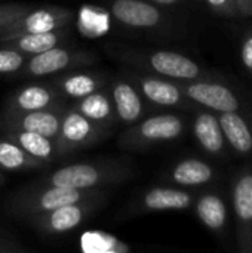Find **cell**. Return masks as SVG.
I'll return each mask as SVG.
<instances>
[{
    "label": "cell",
    "mask_w": 252,
    "mask_h": 253,
    "mask_svg": "<svg viewBox=\"0 0 252 253\" xmlns=\"http://www.w3.org/2000/svg\"><path fill=\"white\" fill-rule=\"evenodd\" d=\"M104 200L105 197L64 205L52 211L33 215L27 219L43 234H62L82 225L104 203Z\"/></svg>",
    "instance_id": "cell-12"
},
{
    "label": "cell",
    "mask_w": 252,
    "mask_h": 253,
    "mask_svg": "<svg viewBox=\"0 0 252 253\" xmlns=\"http://www.w3.org/2000/svg\"><path fill=\"white\" fill-rule=\"evenodd\" d=\"M65 42V33L62 30L56 31H48V33H28L16 36L10 40H6L0 43L1 46H7L12 49H16L18 52L24 55H37L45 50H49L52 47H56Z\"/></svg>",
    "instance_id": "cell-23"
},
{
    "label": "cell",
    "mask_w": 252,
    "mask_h": 253,
    "mask_svg": "<svg viewBox=\"0 0 252 253\" xmlns=\"http://www.w3.org/2000/svg\"><path fill=\"white\" fill-rule=\"evenodd\" d=\"M192 209L199 222L221 243L233 240V221L227 191V178L196 193Z\"/></svg>",
    "instance_id": "cell-7"
},
{
    "label": "cell",
    "mask_w": 252,
    "mask_h": 253,
    "mask_svg": "<svg viewBox=\"0 0 252 253\" xmlns=\"http://www.w3.org/2000/svg\"><path fill=\"white\" fill-rule=\"evenodd\" d=\"M31 9L27 3H1L0 4V33L13 21L21 18Z\"/></svg>",
    "instance_id": "cell-31"
},
{
    "label": "cell",
    "mask_w": 252,
    "mask_h": 253,
    "mask_svg": "<svg viewBox=\"0 0 252 253\" xmlns=\"http://www.w3.org/2000/svg\"><path fill=\"white\" fill-rule=\"evenodd\" d=\"M140 92L154 105L193 111L195 105L181 90L178 82L159 76H134Z\"/></svg>",
    "instance_id": "cell-17"
},
{
    "label": "cell",
    "mask_w": 252,
    "mask_h": 253,
    "mask_svg": "<svg viewBox=\"0 0 252 253\" xmlns=\"http://www.w3.org/2000/svg\"><path fill=\"white\" fill-rule=\"evenodd\" d=\"M227 191L235 251L252 253V162H244L227 173Z\"/></svg>",
    "instance_id": "cell-4"
},
{
    "label": "cell",
    "mask_w": 252,
    "mask_h": 253,
    "mask_svg": "<svg viewBox=\"0 0 252 253\" xmlns=\"http://www.w3.org/2000/svg\"><path fill=\"white\" fill-rule=\"evenodd\" d=\"M61 105L59 93L48 84H28L13 92L6 104L4 114L28 113Z\"/></svg>",
    "instance_id": "cell-19"
},
{
    "label": "cell",
    "mask_w": 252,
    "mask_h": 253,
    "mask_svg": "<svg viewBox=\"0 0 252 253\" xmlns=\"http://www.w3.org/2000/svg\"><path fill=\"white\" fill-rule=\"evenodd\" d=\"M110 135V130L86 119L77 110L71 108L64 111L59 133L56 138L58 159L68 156L74 151L89 148Z\"/></svg>",
    "instance_id": "cell-8"
},
{
    "label": "cell",
    "mask_w": 252,
    "mask_h": 253,
    "mask_svg": "<svg viewBox=\"0 0 252 253\" xmlns=\"http://www.w3.org/2000/svg\"><path fill=\"white\" fill-rule=\"evenodd\" d=\"M205 7L223 19H242L235 0H202Z\"/></svg>",
    "instance_id": "cell-29"
},
{
    "label": "cell",
    "mask_w": 252,
    "mask_h": 253,
    "mask_svg": "<svg viewBox=\"0 0 252 253\" xmlns=\"http://www.w3.org/2000/svg\"><path fill=\"white\" fill-rule=\"evenodd\" d=\"M134 176L135 168L131 163L108 159L67 165L49 175H45L36 182L79 190H98L125 184Z\"/></svg>",
    "instance_id": "cell-1"
},
{
    "label": "cell",
    "mask_w": 252,
    "mask_h": 253,
    "mask_svg": "<svg viewBox=\"0 0 252 253\" xmlns=\"http://www.w3.org/2000/svg\"><path fill=\"white\" fill-rule=\"evenodd\" d=\"M62 114H64L62 105L37 110V111H28V113H16V114L3 113V117L0 120V129L34 132L56 141L61 127Z\"/></svg>",
    "instance_id": "cell-14"
},
{
    "label": "cell",
    "mask_w": 252,
    "mask_h": 253,
    "mask_svg": "<svg viewBox=\"0 0 252 253\" xmlns=\"http://www.w3.org/2000/svg\"><path fill=\"white\" fill-rule=\"evenodd\" d=\"M27 62V55L0 44V74H18Z\"/></svg>",
    "instance_id": "cell-28"
},
{
    "label": "cell",
    "mask_w": 252,
    "mask_h": 253,
    "mask_svg": "<svg viewBox=\"0 0 252 253\" xmlns=\"http://www.w3.org/2000/svg\"><path fill=\"white\" fill-rule=\"evenodd\" d=\"M192 113V133L198 147L211 160L220 165L229 163L233 156L227 145L218 114L202 107H196Z\"/></svg>",
    "instance_id": "cell-11"
},
{
    "label": "cell",
    "mask_w": 252,
    "mask_h": 253,
    "mask_svg": "<svg viewBox=\"0 0 252 253\" xmlns=\"http://www.w3.org/2000/svg\"><path fill=\"white\" fill-rule=\"evenodd\" d=\"M149 1L154 3L159 7H175V6L183 4L186 0H149Z\"/></svg>",
    "instance_id": "cell-34"
},
{
    "label": "cell",
    "mask_w": 252,
    "mask_h": 253,
    "mask_svg": "<svg viewBox=\"0 0 252 253\" xmlns=\"http://www.w3.org/2000/svg\"><path fill=\"white\" fill-rule=\"evenodd\" d=\"M186 129L187 122L180 114H154L129 126L117 139V145L123 150L141 151L157 144L177 141L186 133Z\"/></svg>",
    "instance_id": "cell-6"
},
{
    "label": "cell",
    "mask_w": 252,
    "mask_h": 253,
    "mask_svg": "<svg viewBox=\"0 0 252 253\" xmlns=\"http://www.w3.org/2000/svg\"><path fill=\"white\" fill-rule=\"evenodd\" d=\"M168 181L181 188L187 190H202L224 181L227 176L220 163L211 160L209 157L187 156L177 160L166 173Z\"/></svg>",
    "instance_id": "cell-10"
},
{
    "label": "cell",
    "mask_w": 252,
    "mask_h": 253,
    "mask_svg": "<svg viewBox=\"0 0 252 253\" xmlns=\"http://www.w3.org/2000/svg\"><path fill=\"white\" fill-rule=\"evenodd\" d=\"M3 136L18 144L24 151H27L30 156L45 162L50 163L55 159H58V148L56 141L50 139L48 136L34 133V132H25V130H1Z\"/></svg>",
    "instance_id": "cell-22"
},
{
    "label": "cell",
    "mask_w": 252,
    "mask_h": 253,
    "mask_svg": "<svg viewBox=\"0 0 252 253\" xmlns=\"http://www.w3.org/2000/svg\"><path fill=\"white\" fill-rule=\"evenodd\" d=\"M105 194L107 191L104 188L79 190L34 182L12 193V196L7 199L6 208L15 216L30 218L33 215H39L64 205L80 203L92 199H102L105 197Z\"/></svg>",
    "instance_id": "cell-3"
},
{
    "label": "cell",
    "mask_w": 252,
    "mask_h": 253,
    "mask_svg": "<svg viewBox=\"0 0 252 253\" xmlns=\"http://www.w3.org/2000/svg\"><path fill=\"white\" fill-rule=\"evenodd\" d=\"M1 182H3V176L0 175V184H1Z\"/></svg>",
    "instance_id": "cell-35"
},
{
    "label": "cell",
    "mask_w": 252,
    "mask_h": 253,
    "mask_svg": "<svg viewBox=\"0 0 252 253\" xmlns=\"http://www.w3.org/2000/svg\"><path fill=\"white\" fill-rule=\"evenodd\" d=\"M196 191L181 187H153L144 191L135 208L138 212L189 211L193 206Z\"/></svg>",
    "instance_id": "cell-18"
},
{
    "label": "cell",
    "mask_w": 252,
    "mask_h": 253,
    "mask_svg": "<svg viewBox=\"0 0 252 253\" xmlns=\"http://www.w3.org/2000/svg\"><path fill=\"white\" fill-rule=\"evenodd\" d=\"M77 28L82 36L88 39H97L108 33L110 30V15L105 9L83 4L77 13Z\"/></svg>",
    "instance_id": "cell-26"
},
{
    "label": "cell",
    "mask_w": 252,
    "mask_h": 253,
    "mask_svg": "<svg viewBox=\"0 0 252 253\" xmlns=\"http://www.w3.org/2000/svg\"><path fill=\"white\" fill-rule=\"evenodd\" d=\"M73 19V12L67 7L46 6L39 9H30L21 18L9 24L0 33V43L10 40L21 34L28 33H48L56 30H65Z\"/></svg>",
    "instance_id": "cell-13"
},
{
    "label": "cell",
    "mask_w": 252,
    "mask_h": 253,
    "mask_svg": "<svg viewBox=\"0 0 252 253\" xmlns=\"http://www.w3.org/2000/svg\"><path fill=\"white\" fill-rule=\"evenodd\" d=\"M46 166L48 163L30 156L13 141L4 136L0 139V169L9 172H21V170L43 169Z\"/></svg>",
    "instance_id": "cell-25"
},
{
    "label": "cell",
    "mask_w": 252,
    "mask_h": 253,
    "mask_svg": "<svg viewBox=\"0 0 252 253\" xmlns=\"http://www.w3.org/2000/svg\"><path fill=\"white\" fill-rule=\"evenodd\" d=\"M217 114L232 156L242 162H252V111Z\"/></svg>",
    "instance_id": "cell-16"
},
{
    "label": "cell",
    "mask_w": 252,
    "mask_h": 253,
    "mask_svg": "<svg viewBox=\"0 0 252 253\" xmlns=\"http://www.w3.org/2000/svg\"><path fill=\"white\" fill-rule=\"evenodd\" d=\"M104 84V79L95 73H68L55 80V90L71 99H82L97 90Z\"/></svg>",
    "instance_id": "cell-24"
},
{
    "label": "cell",
    "mask_w": 252,
    "mask_h": 253,
    "mask_svg": "<svg viewBox=\"0 0 252 253\" xmlns=\"http://www.w3.org/2000/svg\"><path fill=\"white\" fill-rule=\"evenodd\" d=\"M178 84L195 105L214 113L252 111V95L235 80H193Z\"/></svg>",
    "instance_id": "cell-5"
},
{
    "label": "cell",
    "mask_w": 252,
    "mask_h": 253,
    "mask_svg": "<svg viewBox=\"0 0 252 253\" xmlns=\"http://www.w3.org/2000/svg\"><path fill=\"white\" fill-rule=\"evenodd\" d=\"M80 248L83 252L98 253H126L131 251V246L113 237L111 234L102 231H89L85 233L80 239Z\"/></svg>",
    "instance_id": "cell-27"
},
{
    "label": "cell",
    "mask_w": 252,
    "mask_h": 253,
    "mask_svg": "<svg viewBox=\"0 0 252 253\" xmlns=\"http://www.w3.org/2000/svg\"><path fill=\"white\" fill-rule=\"evenodd\" d=\"M98 61V56L88 50H73L67 47H52L42 53L33 55L24 67L18 71V76L22 77H43L58 74L67 70L80 68L92 65Z\"/></svg>",
    "instance_id": "cell-9"
},
{
    "label": "cell",
    "mask_w": 252,
    "mask_h": 253,
    "mask_svg": "<svg viewBox=\"0 0 252 253\" xmlns=\"http://www.w3.org/2000/svg\"><path fill=\"white\" fill-rule=\"evenodd\" d=\"M235 1H236V6L239 9L242 19L252 18V0H235Z\"/></svg>",
    "instance_id": "cell-33"
},
{
    "label": "cell",
    "mask_w": 252,
    "mask_h": 253,
    "mask_svg": "<svg viewBox=\"0 0 252 253\" xmlns=\"http://www.w3.org/2000/svg\"><path fill=\"white\" fill-rule=\"evenodd\" d=\"M24 251H27V249L22 248V246H19L15 240L0 237V253H15L24 252Z\"/></svg>",
    "instance_id": "cell-32"
},
{
    "label": "cell",
    "mask_w": 252,
    "mask_h": 253,
    "mask_svg": "<svg viewBox=\"0 0 252 253\" xmlns=\"http://www.w3.org/2000/svg\"><path fill=\"white\" fill-rule=\"evenodd\" d=\"M119 56L137 65L149 70L154 76L169 79L174 82H193V80H233L230 76L206 68L190 56L177 50H119Z\"/></svg>",
    "instance_id": "cell-2"
},
{
    "label": "cell",
    "mask_w": 252,
    "mask_h": 253,
    "mask_svg": "<svg viewBox=\"0 0 252 253\" xmlns=\"http://www.w3.org/2000/svg\"><path fill=\"white\" fill-rule=\"evenodd\" d=\"M239 62L244 73L252 79V25L247 27L239 39Z\"/></svg>",
    "instance_id": "cell-30"
},
{
    "label": "cell",
    "mask_w": 252,
    "mask_h": 253,
    "mask_svg": "<svg viewBox=\"0 0 252 253\" xmlns=\"http://www.w3.org/2000/svg\"><path fill=\"white\" fill-rule=\"evenodd\" d=\"M111 101L117 122L125 126H132L140 122L146 113V107L140 92L134 84L123 79L114 80L111 86Z\"/></svg>",
    "instance_id": "cell-20"
},
{
    "label": "cell",
    "mask_w": 252,
    "mask_h": 253,
    "mask_svg": "<svg viewBox=\"0 0 252 253\" xmlns=\"http://www.w3.org/2000/svg\"><path fill=\"white\" fill-rule=\"evenodd\" d=\"M74 110H77L86 119L92 120L94 123H97L108 130L117 123L111 96H108L101 89L79 99Z\"/></svg>",
    "instance_id": "cell-21"
},
{
    "label": "cell",
    "mask_w": 252,
    "mask_h": 253,
    "mask_svg": "<svg viewBox=\"0 0 252 253\" xmlns=\"http://www.w3.org/2000/svg\"><path fill=\"white\" fill-rule=\"evenodd\" d=\"M110 10L116 21L131 28L154 30L169 25L162 9L149 0H113Z\"/></svg>",
    "instance_id": "cell-15"
}]
</instances>
